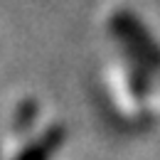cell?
I'll use <instances>...</instances> for the list:
<instances>
[{
  "mask_svg": "<svg viewBox=\"0 0 160 160\" xmlns=\"http://www.w3.org/2000/svg\"><path fill=\"white\" fill-rule=\"evenodd\" d=\"M111 30L121 40V44L128 49V54H133L136 62L150 69H160V44L153 40V35L145 30V25L133 12L118 10L111 18Z\"/></svg>",
  "mask_w": 160,
  "mask_h": 160,
  "instance_id": "obj_1",
  "label": "cell"
},
{
  "mask_svg": "<svg viewBox=\"0 0 160 160\" xmlns=\"http://www.w3.org/2000/svg\"><path fill=\"white\" fill-rule=\"evenodd\" d=\"M62 140H64V128L62 126H49L40 138H35L18 155V160H49L62 145Z\"/></svg>",
  "mask_w": 160,
  "mask_h": 160,
  "instance_id": "obj_2",
  "label": "cell"
}]
</instances>
